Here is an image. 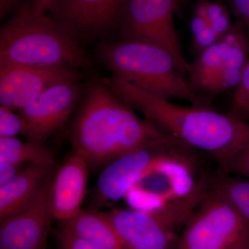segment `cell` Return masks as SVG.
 Returning <instances> with one entry per match:
<instances>
[{
  "instance_id": "6da1fadb",
  "label": "cell",
  "mask_w": 249,
  "mask_h": 249,
  "mask_svg": "<svg viewBox=\"0 0 249 249\" xmlns=\"http://www.w3.org/2000/svg\"><path fill=\"white\" fill-rule=\"evenodd\" d=\"M101 80L162 133L206 152L222 171L236 155L249 147V122L231 113L222 114L205 106H179L144 92L115 76Z\"/></svg>"
},
{
  "instance_id": "7a4b0ae2",
  "label": "cell",
  "mask_w": 249,
  "mask_h": 249,
  "mask_svg": "<svg viewBox=\"0 0 249 249\" xmlns=\"http://www.w3.org/2000/svg\"><path fill=\"white\" fill-rule=\"evenodd\" d=\"M69 127L74 153L90 170L169 138L121 101L101 81L86 85Z\"/></svg>"
},
{
  "instance_id": "3957f363",
  "label": "cell",
  "mask_w": 249,
  "mask_h": 249,
  "mask_svg": "<svg viewBox=\"0 0 249 249\" xmlns=\"http://www.w3.org/2000/svg\"><path fill=\"white\" fill-rule=\"evenodd\" d=\"M11 65L93 67L80 42L34 2L22 4L0 30V67Z\"/></svg>"
},
{
  "instance_id": "277c9868",
  "label": "cell",
  "mask_w": 249,
  "mask_h": 249,
  "mask_svg": "<svg viewBox=\"0 0 249 249\" xmlns=\"http://www.w3.org/2000/svg\"><path fill=\"white\" fill-rule=\"evenodd\" d=\"M96 52L113 76L144 92L211 107V101L191 89L170 53L158 46L132 40L104 41Z\"/></svg>"
},
{
  "instance_id": "5b68a950",
  "label": "cell",
  "mask_w": 249,
  "mask_h": 249,
  "mask_svg": "<svg viewBox=\"0 0 249 249\" xmlns=\"http://www.w3.org/2000/svg\"><path fill=\"white\" fill-rule=\"evenodd\" d=\"M201 200L191 192L150 211L117 209L108 216L130 249H175L188 218Z\"/></svg>"
},
{
  "instance_id": "8992f818",
  "label": "cell",
  "mask_w": 249,
  "mask_h": 249,
  "mask_svg": "<svg viewBox=\"0 0 249 249\" xmlns=\"http://www.w3.org/2000/svg\"><path fill=\"white\" fill-rule=\"evenodd\" d=\"M249 223L222 195L210 188L183 227L175 249H245Z\"/></svg>"
},
{
  "instance_id": "52a82bcc",
  "label": "cell",
  "mask_w": 249,
  "mask_h": 249,
  "mask_svg": "<svg viewBox=\"0 0 249 249\" xmlns=\"http://www.w3.org/2000/svg\"><path fill=\"white\" fill-rule=\"evenodd\" d=\"M180 0H127L119 33L120 40H132L158 46L170 53L184 78L190 63L183 57L174 22Z\"/></svg>"
},
{
  "instance_id": "ba28073f",
  "label": "cell",
  "mask_w": 249,
  "mask_h": 249,
  "mask_svg": "<svg viewBox=\"0 0 249 249\" xmlns=\"http://www.w3.org/2000/svg\"><path fill=\"white\" fill-rule=\"evenodd\" d=\"M195 150L183 147L152 168L124 196L130 208L150 211L191 193L198 181Z\"/></svg>"
},
{
  "instance_id": "9c48e42d",
  "label": "cell",
  "mask_w": 249,
  "mask_h": 249,
  "mask_svg": "<svg viewBox=\"0 0 249 249\" xmlns=\"http://www.w3.org/2000/svg\"><path fill=\"white\" fill-rule=\"evenodd\" d=\"M127 0H55L48 11L78 42L111 41Z\"/></svg>"
},
{
  "instance_id": "30bf717a",
  "label": "cell",
  "mask_w": 249,
  "mask_h": 249,
  "mask_svg": "<svg viewBox=\"0 0 249 249\" xmlns=\"http://www.w3.org/2000/svg\"><path fill=\"white\" fill-rule=\"evenodd\" d=\"M186 146L169 137L113 160L98 178L96 200L103 204L124 198L156 165Z\"/></svg>"
},
{
  "instance_id": "8fae6325",
  "label": "cell",
  "mask_w": 249,
  "mask_h": 249,
  "mask_svg": "<svg viewBox=\"0 0 249 249\" xmlns=\"http://www.w3.org/2000/svg\"><path fill=\"white\" fill-rule=\"evenodd\" d=\"M84 71L65 65H11L0 67V103L22 109L52 87L81 81Z\"/></svg>"
},
{
  "instance_id": "7c38bea8",
  "label": "cell",
  "mask_w": 249,
  "mask_h": 249,
  "mask_svg": "<svg viewBox=\"0 0 249 249\" xmlns=\"http://www.w3.org/2000/svg\"><path fill=\"white\" fill-rule=\"evenodd\" d=\"M84 87L81 81L65 82L52 87L20 109L23 135L27 142L44 145L46 141L68 120L79 103Z\"/></svg>"
},
{
  "instance_id": "4fadbf2b",
  "label": "cell",
  "mask_w": 249,
  "mask_h": 249,
  "mask_svg": "<svg viewBox=\"0 0 249 249\" xmlns=\"http://www.w3.org/2000/svg\"><path fill=\"white\" fill-rule=\"evenodd\" d=\"M54 171L29 203L1 222L0 249H47V240L54 219L50 188Z\"/></svg>"
},
{
  "instance_id": "5bb4252c",
  "label": "cell",
  "mask_w": 249,
  "mask_h": 249,
  "mask_svg": "<svg viewBox=\"0 0 249 249\" xmlns=\"http://www.w3.org/2000/svg\"><path fill=\"white\" fill-rule=\"evenodd\" d=\"M88 170L85 160L74 153L54 173L50 188L54 219L67 222L79 213L86 196Z\"/></svg>"
},
{
  "instance_id": "9a60e30c",
  "label": "cell",
  "mask_w": 249,
  "mask_h": 249,
  "mask_svg": "<svg viewBox=\"0 0 249 249\" xmlns=\"http://www.w3.org/2000/svg\"><path fill=\"white\" fill-rule=\"evenodd\" d=\"M222 37L230 44V47L219 75L204 93V97L211 102L216 96L238 88L249 58L248 36L240 22L232 24Z\"/></svg>"
},
{
  "instance_id": "2e32d148",
  "label": "cell",
  "mask_w": 249,
  "mask_h": 249,
  "mask_svg": "<svg viewBox=\"0 0 249 249\" xmlns=\"http://www.w3.org/2000/svg\"><path fill=\"white\" fill-rule=\"evenodd\" d=\"M54 168L53 165L33 163L14 179L0 186V222L29 204Z\"/></svg>"
},
{
  "instance_id": "e0dca14e",
  "label": "cell",
  "mask_w": 249,
  "mask_h": 249,
  "mask_svg": "<svg viewBox=\"0 0 249 249\" xmlns=\"http://www.w3.org/2000/svg\"><path fill=\"white\" fill-rule=\"evenodd\" d=\"M62 229L102 249H130L126 245L107 213L81 210L64 222Z\"/></svg>"
},
{
  "instance_id": "ac0fdd59",
  "label": "cell",
  "mask_w": 249,
  "mask_h": 249,
  "mask_svg": "<svg viewBox=\"0 0 249 249\" xmlns=\"http://www.w3.org/2000/svg\"><path fill=\"white\" fill-rule=\"evenodd\" d=\"M229 47L230 44L222 37L190 63L187 82L193 91L204 97V93L222 70Z\"/></svg>"
},
{
  "instance_id": "d6986e66",
  "label": "cell",
  "mask_w": 249,
  "mask_h": 249,
  "mask_svg": "<svg viewBox=\"0 0 249 249\" xmlns=\"http://www.w3.org/2000/svg\"><path fill=\"white\" fill-rule=\"evenodd\" d=\"M53 150L44 145L23 142L16 137H0V162L12 164L46 163L55 165Z\"/></svg>"
},
{
  "instance_id": "ffe728a7",
  "label": "cell",
  "mask_w": 249,
  "mask_h": 249,
  "mask_svg": "<svg viewBox=\"0 0 249 249\" xmlns=\"http://www.w3.org/2000/svg\"><path fill=\"white\" fill-rule=\"evenodd\" d=\"M210 188L222 195L249 223V178H233L219 170L209 175Z\"/></svg>"
},
{
  "instance_id": "44dd1931",
  "label": "cell",
  "mask_w": 249,
  "mask_h": 249,
  "mask_svg": "<svg viewBox=\"0 0 249 249\" xmlns=\"http://www.w3.org/2000/svg\"><path fill=\"white\" fill-rule=\"evenodd\" d=\"M230 113L249 122V58L240 84L234 91Z\"/></svg>"
},
{
  "instance_id": "7402d4cb",
  "label": "cell",
  "mask_w": 249,
  "mask_h": 249,
  "mask_svg": "<svg viewBox=\"0 0 249 249\" xmlns=\"http://www.w3.org/2000/svg\"><path fill=\"white\" fill-rule=\"evenodd\" d=\"M24 124L20 114H16L14 109L0 106V137H15L23 134Z\"/></svg>"
},
{
  "instance_id": "603a6c76",
  "label": "cell",
  "mask_w": 249,
  "mask_h": 249,
  "mask_svg": "<svg viewBox=\"0 0 249 249\" xmlns=\"http://www.w3.org/2000/svg\"><path fill=\"white\" fill-rule=\"evenodd\" d=\"M217 34L213 30L212 28L208 27L204 29L192 34L191 50L196 56L202 53L204 51L219 40Z\"/></svg>"
},
{
  "instance_id": "cb8c5ba5",
  "label": "cell",
  "mask_w": 249,
  "mask_h": 249,
  "mask_svg": "<svg viewBox=\"0 0 249 249\" xmlns=\"http://www.w3.org/2000/svg\"><path fill=\"white\" fill-rule=\"evenodd\" d=\"M58 240L61 249H102L62 229L58 232Z\"/></svg>"
},
{
  "instance_id": "d4e9b609",
  "label": "cell",
  "mask_w": 249,
  "mask_h": 249,
  "mask_svg": "<svg viewBox=\"0 0 249 249\" xmlns=\"http://www.w3.org/2000/svg\"><path fill=\"white\" fill-rule=\"evenodd\" d=\"M224 173H234L249 178V147L232 159Z\"/></svg>"
},
{
  "instance_id": "484cf974",
  "label": "cell",
  "mask_w": 249,
  "mask_h": 249,
  "mask_svg": "<svg viewBox=\"0 0 249 249\" xmlns=\"http://www.w3.org/2000/svg\"><path fill=\"white\" fill-rule=\"evenodd\" d=\"M232 12L238 19L249 40V0H229Z\"/></svg>"
},
{
  "instance_id": "4316f807",
  "label": "cell",
  "mask_w": 249,
  "mask_h": 249,
  "mask_svg": "<svg viewBox=\"0 0 249 249\" xmlns=\"http://www.w3.org/2000/svg\"><path fill=\"white\" fill-rule=\"evenodd\" d=\"M24 165L0 162V186L9 182L22 173L23 170H25L27 168H24Z\"/></svg>"
},
{
  "instance_id": "83f0119b",
  "label": "cell",
  "mask_w": 249,
  "mask_h": 249,
  "mask_svg": "<svg viewBox=\"0 0 249 249\" xmlns=\"http://www.w3.org/2000/svg\"><path fill=\"white\" fill-rule=\"evenodd\" d=\"M55 0H34L36 9L40 11L46 12Z\"/></svg>"
},
{
  "instance_id": "f1b7e54d",
  "label": "cell",
  "mask_w": 249,
  "mask_h": 249,
  "mask_svg": "<svg viewBox=\"0 0 249 249\" xmlns=\"http://www.w3.org/2000/svg\"><path fill=\"white\" fill-rule=\"evenodd\" d=\"M249 249V247H248V248H247V249Z\"/></svg>"
},
{
  "instance_id": "f546056e",
  "label": "cell",
  "mask_w": 249,
  "mask_h": 249,
  "mask_svg": "<svg viewBox=\"0 0 249 249\" xmlns=\"http://www.w3.org/2000/svg\"><path fill=\"white\" fill-rule=\"evenodd\" d=\"M199 1H200V0H199Z\"/></svg>"
}]
</instances>
